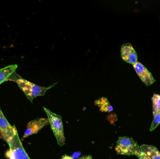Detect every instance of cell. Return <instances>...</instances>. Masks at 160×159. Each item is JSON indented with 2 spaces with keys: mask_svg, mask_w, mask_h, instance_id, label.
<instances>
[{
  "mask_svg": "<svg viewBox=\"0 0 160 159\" xmlns=\"http://www.w3.org/2000/svg\"><path fill=\"white\" fill-rule=\"evenodd\" d=\"M14 82L17 83L20 88L26 95L27 99L32 103L34 98L38 96H44L47 91L53 87L58 83H55L48 87H45L27 81L21 77L19 75L15 78Z\"/></svg>",
  "mask_w": 160,
  "mask_h": 159,
  "instance_id": "1",
  "label": "cell"
},
{
  "mask_svg": "<svg viewBox=\"0 0 160 159\" xmlns=\"http://www.w3.org/2000/svg\"><path fill=\"white\" fill-rule=\"evenodd\" d=\"M43 107L48 116L51 128L56 137L58 144L60 146H62L65 143L66 138L64 132L62 116L52 113L44 106Z\"/></svg>",
  "mask_w": 160,
  "mask_h": 159,
  "instance_id": "2",
  "label": "cell"
},
{
  "mask_svg": "<svg viewBox=\"0 0 160 159\" xmlns=\"http://www.w3.org/2000/svg\"><path fill=\"white\" fill-rule=\"evenodd\" d=\"M16 130V126H11L0 109V136L9 146L13 142Z\"/></svg>",
  "mask_w": 160,
  "mask_h": 159,
  "instance_id": "3",
  "label": "cell"
},
{
  "mask_svg": "<svg viewBox=\"0 0 160 159\" xmlns=\"http://www.w3.org/2000/svg\"><path fill=\"white\" fill-rule=\"evenodd\" d=\"M136 144L137 143L134 142L132 138H129L127 136L119 137L117 142L116 151L119 155L133 156Z\"/></svg>",
  "mask_w": 160,
  "mask_h": 159,
  "instance_id": "4",
  "label": "cell"
},
{
  "mask_svg": "<svg viewBox=\"0 0 160 159\" xmlns=\"http://www.w3.org/2000/svg\"><path fill=\"white\" fill-rule=\"evenodd\" d=\"M10 159H31L23 148L16 130L13 142L9 146Z\"/></svg>",
  "mask_w": 160,
  "mask_h": 159,
  "instance_id": "5",
  "label": "cell"
},
{
  "mask_svg": "<svg viewBox=\"0 0 160 159\" xmlns=\"http://www.w3.org/2000/svg\"><path fill=\"white\" fill-rule=\"evenodd\" d=\"M49 124L48 119L44 118H38L30 121L27 124L22 138L24 139L33 134H36L43 128Z\"/></svg>",
  "mask_w": 160,
  "mask_h": 159,
  "instance_id": "6",
  "label": "cell"
},
{
  "mask_svg": "<svg viewBox=\"0 0 160 159\" xmlns=\"http://www.w3.org/2000/svg\"><path fill=\"white\" fill-rule=\"evenodd\" d=\"M133 66L137 74L146 86L149 87L156 82L151 73L141 63L137 62L133 64Z\"/></svg>",
  "mask_w": 160,
  "mask_h": 159,
  "instance_id": "7",
  "label": "cell"
},
{
  "mask_svg": "<svg viewBox=\"0 0 160 159\" xmlns=\"http://www.w3.org/2000/svg\"><path fill=\"white\" fill-rule=\"evenodd\" d=\"M121 56L124 61L130 64L133 65L137 62L138 56L137 53L129 43L122 45L121 48Z\"/></svg>",
  "mask_w": 160,
  "mask_h": 159,
  "instance_id": "8",
  "label": "cell"
},
{
  "mask_svg": "<svg viewBox=\"0 0 160 159\" xmlns=\"http://www.w3.org/2000/svg\"><path fill=\"white\" fill-rule=\"evenodd\" d=\"M17 68V64H13L0 69V85L7 81H14L18 75L16 72Z\"/></svg>",
  "mask_w": 160,
  "mask_h": 159,
  "instance_id": "9",
  "label": "cell"
},
{
  "mask_svg": "<svg viewBox=\"0 0 160 159\" xmlns=\"http://www.w3.org/2000/svg\"><path fill=\"white\" fill-rule=\"evenodd\" d=\"M140 148L150 159H160V152L156 147L142 145L140 147Z\"/></svg>",
  "mask_w": 160,
  "mask_h": 159,
  "instance_id": "10",
  "label": "cell"
},
{
  "mask_svg": "<svg viewBox=\"0 0 160 159\" xmlns=\"http://www.w3.org/2000/svg\"><path fill=\"white\" fill-rule=\"evenodd\" d=\"M95 104L100 107V110L102 112L110 113L113 111L112 106L108 101L107 98L102 97L95 101Z\"/></svg>",
  "mask_w": 160,
  "mask_h": 159,
  "instance_id": "11",
  "label": "cell"
},
{
  "mask_svg": "<svg viewBox=\"0 0 160 159\" xmlns=\"http://www.w3.org/2000/svg\"><path fill=\"white\" fill-rule=\"evenodd\" d=\"M153 115H155L160 109V95L154 94L152 98Z\"/></svg>",
  "mask_w": 160,
  "mask_h": 159,
  "instance_id": "12",
  "label": "cell"
},
{
  "mask_svg": "<svg viewBox=\"0 0 160 159\" xmlns=\"http://www.w3.org/2000/svg\"><path fill=\"white\" fill-rule=\"evenodd\" d=\"M160 124V109L158 111V113L154 116V119L152 121L151 127H150V131H154L158 125Z\"/></svg>",
  "mask_w": 160,
  "mask_h": 159,
  "instance_id": "13",
  "label": "cell"
},
{
  "mask_svg": "<svg viewBox=\"0 0 160 159\" xmlns=\"http://www.w3.org/2000/svg\"><path fill=\"white\" fill-rule=\"evenodd\" d=\"M134 155L136 156L139 159H150L142 151V149L140 148V147L138 146L137 143L135 146Z\"/></svg>",
  "mask_w": 160,
  "mask_h": 159,
  "instance_id": "14",
  "label": "cell"
},
{
  "mask_svg": "<svg viewBox=\"0 0 160 159\" xmlns=\"http://www.w3.org/2000/svg\"><path fill=\"white\" fill-rule=\"evenodd\" d=\"M78 159H92V156H83V157H81L79 158Z\"/></svg>",
  "mask_w": 160,
  "mask_h": 159,
  "instance_id": "15",
  "label": "cell"
},
{
  "mask_svg": "<svg viewBox=\"0 0 160 159\" xmlns=\"http://www.w3.org/2000/svg\"><path fill=\"white\" fill-rule=\"evenodd\" d=\"M62 159H73L72 157H70V156H68V155H65V156H63Z\"/></svg>",
  "mask_w": 160,
  "mask_h": 159,
  "instance_id": "16",
  "label": "cell"
}]
</instances>
